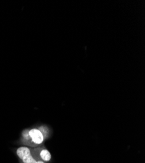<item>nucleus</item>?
Segmentation results:
<instances>
[{"label": "nucleus", "instance_id": "1", "mask_svg": "<svg viewBox=\"0 0 145 163\" xmlns=\"http://www.w3.org/2000/svg\"><path fill=\"white\" fill-rule=\"evenodd\" d=\"M23 137L27 140H30L32 144L35 145L41 144L44 140L43 132L38 129H32L31 130H24L23 132Z\"/></svg>", "mask_w": 145, "mask_h": 163}, {"label": "nucleus", "instance_id": "2", "mask_svg": "<svg viewBox=\"0 0 145 163\" xmlns=\"http://www.w3.org/2000/svg\"><path fill=\"white\" fill-rule=\"evenodd\" d=\"M37 152H38V160H41L44 162H49L52 159L51 154H50L49 151L45 149H35Z\"/></svg>", "mask_w": 145, "mask_h": 163}, {"label": "nucleus", "instance_id": "3", "mask_svg": "<svg viewBox=\"0 0 145 163\" xmlns=\"http://www.w3.org/2000/svg\"><path fill=\"white\" fill-rule=\"evenodd\" d=\"M31 153V149L27 148V147H20L18 148L16 151V154L18 156L19 158L22 159L24 157L29 155Z\"/></svg>", "mask_w": 145, "mask_h": 163}, {"label": "nucleus", "instance_id": "4", "mask_svg": "<svg viewBox=\"0 0 145 163\" xmlns=\"http://www.w3.org/2000/svg\"><path fill=\"white\" fill-rule=\"evenodd\" d=\"M21 160L24 163H36L37 161L34 157H33L31 153L24 157Z\"/></svg>", "mask_w": 145, "mask_h": 163}, {"label": "nucleus", "instance_id": "5", "mask_svg": "<svg viewBox=\"0 0 145 163\" xmlns=\"http://www.w3.org/2000/svg\"><path fill=\"white\" fill-rule=\"evenodd\" d=\"M36 163H45V162H44L42 161H41V160H39V161H37Z\"/></svg>", "mask_w": 145, "mask_h": 163}]
</instances>
